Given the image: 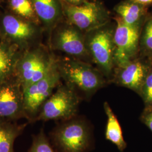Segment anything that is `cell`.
Wrapping results in <instances>:
<instances>
[{"label": "cell", "mask_w": 152, "mask_h": 152, "mask_svg": "<svg viewBox=\"0 0 152 152\" xmlns=\"http://www.w3.org/2000/svg\"><path fill=\"white\" fill-rule=\"evenodd\" d=\"M58 68L65 83L77 92L90 97L104 87L108 80L103 74L88 63L75 58H58Z\"/></svg>", "instance_id": "obj_1"}, {"label": "cell", "mask_w": 152, "mask_h": 152, "mask_svg": "<svg viewBox=\"0 0 152 152\" xmlns=\"http://www.w3.org/2000/svg\"><path fill=\"white\" fill-rule=\"evenodd\" d=\"M115 26L109 23L85 33L88 53L92 62L98 66L109 82L114 67V33Z\"/></svg>", "instance_id": "obj_2"}, {"label": "cell", "mask_w": 152, "mask_h": 152, "mask_svg": "<svg viewBox=\"0 0 152 152\" xmlns=\"http://www.w3.org/2000/svg\"><path fill=\"white\" fill-rule=\"evenodd\" d=\"M50 135L56 152H88L91 149L90 129L85 121L76 117L63 121Z\"/></svg>", "instance_id": "obj_3"}, {"label": "cell", "mask_w": 152, "mask_h": 152, "mask_svg": "<svg viewBox=\"0 0 152 152\" xmlns=\"http://www.w3.org/2000/svg\"><path fill=\"white\" fill-rule=\"evenodd\" d=\"M57 60L54 55L42 47L24 50L15 69V77L21 83L23 90L42 79Z\"/></svg>", "instance_id": "obj_4"}, {"label": "cell", "mask_w": 152, "mask_h": 152, "mask_svg": "<svg viewBox=\"0 0 152 152\" xmlns=\"http://www.w3.org/2000/svg\"><path fill=\"white\" fill-rule=\"evenodd\" d=\"M81 100V96L73 87L60 83L43 104L36 122L72 119L76 117Z\"/></svg>", "instance_id": "obj_5"}, {"label": "cell", "mask_w": 152, "mask_h": 152, "mask_svg": "<svg viewBox=\"0 0 152 152\" xmlns=\"http://www.w3.org/2000/svg\"><path fill=\"white\" fill-rule=\"evenodd\" d=\"M57 62L42 79L23 90L24 113L29 123L36 122L43 104L61 83V78Z\"/></svg>", "instance_id": "obj_6"}, {"label": "cell", "mask_w": 152, "mask_h": 152, "mask_svg": "<svg viewBox=\"0 0 152 152\" xmlns=\"http://www.w3.org/2000/svg\"><path fill=\"white\" fill-rule=\"evenodd\" d=\"M63 10L69 23L85 33L109 23V12L99 1H87L80 5L65 1Z\"/></svg>", "instance_id": "obj_7"}, {"label": "cell", "mask_w": 152, "mask_h": 152, "mask_svg": "<svg viewBox=\"0 0 152 152\" xmlns=\"http://www.w3.org/2000/svg\"><path fill=\"white\" fill-rule=\"evenodd\" d=\"M114 19V61L117 67L126 64L139 56L141 29L126 25L118 16Z\"/></svg>", "instance_id": "obj_8"}, {"label": "cell", "mask_w": 152, "mask_h": 152, "mask_svg": "<svg viewBox=\"0 0 152 152\" xmlns=\"http://www.w3.org/2000/svg\"><path fill=\"white\" fill-rule=\"evenodd\" d=\"M25 118L22 85L15 76L0 83V121L16 122Z\"/></svg>", "instance_id": "obj_9"}, {"label": "cell", "mask_w": 152, "mask_h": 152, "mask_svg": "<svg viewBox=\"0 0 152 152\" xmlns=\"http://www.w3.org/2000/svg\"><path fill=\"white\" fill-rule=\"evenodd\" d=\"M152 65L151 61L138 56L125 65L115 67L109 82L139 95Z\"/></svg>", "instance_id": "obj_10"}, {"label": "cell", "mask_w": 152, "mask_h": 152, "mask_svg": "<svg viewBox=\"0 0 152 152\" xmlns=\"http://www.w3.org/2000/svg\"><path fill=\"white\" fill-rule=\"evenodd\" d=\"M52 48L77 59L86 62L91 60L86 46L85 33L71 24L56 33L52 41Z\"/></svg>", "instance_id": "obj_11"}, {"label": "cell", "mask_w": 152, "mask_h": 152, "mask_svg": "<svg viewBox=\"0 0 152 152\" xmlns=\"http://www.w3.org/2000/svg\"><path fill=\"white\" fill-rule=\"evenodd\" d=\"M148 9L135 0H125L115 6L114 10L126 25L141 29L149 14Z\"/></svg>", "instance_id": "obj_12"}, {"label": "cell", "mask_w": 152, "mask_h": 152, "mask_svg": "<svg viewBox=\"0 0 152 152\" xmlns=\"http://www.w3.org/2000/svg\"><path fill=\"white\" fill-rule=\"evenodd\" d=\"M2 26L6 34L21 50L35 33L34 28L31 23L14 15H7L4 16Z\"/></svg>", "instance_id": "obj_13"}, {"label": "cell", "mask_w": 152, "mask_h": 152, "mask_svg": "<svg viewBox=\"0 0 152 152\" xmlns=\"http://www.w3.org/2000/svg\"><path fill=\"white\" fill-rule=\"evenodd\" d=\"M13 42H0V83L15 76L16 65L23 52Z\"/></svg>", "instance_id": "obj_14"}, {"label": "cell", "mask_w": 152, "mask_h": 152, "mask_svg": "<svg viewBox=\"0 0 152 152\" xmlns=\"http://www.w3.org/2000/svg\"><path fill=\"white\" fill-rule=\"evenodd\" d=\"M104 109L107 116L105 139L115 145L120 152H124L127 144L124 139L119 121L107 102L104 103Z\"/></svg>", "instance_id": "obj_15"}, {"label": "cell", "mask_w": 152, "mask_h": 152, "mask_svg": "<svg viewBox=\"0 0 152 152\" xmlns=\"http://www.w3.org/2000/svg\"><path fill=\"white\" fill-rule=\"evenodd\" d=\"M27 126V124L0 121V152H14V141Z\"/></svg>", "instance_id": "obj_16"}, {"label": "cell", "mask_w": 152, "mask_h": 152, "mask_svg": "<svg viewBox=\"0 0 152 152\" xmlns=\"http://www.w3.org/2000/svg\"><path fill=\"white\" fill-rule=\"evenodd\" d=\"M38 18L47 25L56 22L60 15L58 0H31Z\"/></svg>", "instance_id": "obj_17"}, {"label": "cell", "mask_w": 152, "mask_h": 152, "mask_svg": "<svg viewBox=\"0 0 152 152\" xmlns=\"http://www.w3.org/2000/svg\"><path fill=\"white\" fill-rule=\"evenodd\" d=\"M139 56L152 63V11L149 12L141 28Z\"/></svg>", "instance_id": "obj_18"}, {"label": "cell", "mask_w": 152, "mask_h": 152, "mask_svg": "<svg viewBox=\"0 0 152 152\" xmlns=\"http://www.w3.org/2000/svg\"><path fill=\"white\" fill-rule=\"evenodd\" d=\"M28 152H56L49 139L42 129L36 135L33 136L32 143Z\"/></svg>", "instance_id": "obj_19"}, {"label": "cell", "mask_w": 152, "mask_h": 152, "mask_svg": "<svg viewBox=\"0 0 152 152\" xmlns=\"http://www.w3.org/2000/svg\"><path fill=\"white\" fill-rule=\"evenodd\" d=\"M11 9L19 16L33 18L36 12L31 0H10Z\"/></svg>", "instance_id": "obj_20"}, {"label": "cell", "mask_w": 152, "mask_h": 152, "mask_svg": "<svg viewBox=\"0 0 152 152\" xmlns=\"http://www.w3.org/2000/svg\"><path fill=\"white\" fill-rule=\"evenodd\" d=\"M142 99L145 108H152V65L139 95Z\"/></svg>", "instance_id": "obj_21"}, {"label": "cell", "mask_w": 152, "mask_h": 152, "mask_svg": "<svg viewBox=\"0 0 152 152\" xmlns=\"http://www.w3.org/2000/svg\"><path fill=\"white\" fill-rule=\"evenodd\" d=\"M140 120L152 132V108H144Z\"/></svg>", "instance_id": "obj_22"}, {"label": "cell", "mask_w": 152, "mask_h": 152, "mask_svg": "<svg viewBox=\"0 0 152 152\" xmlns=\"http://www.w3.org/2000/svg\"><path fill=\"white\" fill-rule=\"evenodd\" d=\"M67 3L75 5H80L88 0H64Z\"/></svg>", "instance_id": "obj_23"}, {"label": "cell", "mask_w": 152, "mask_h": 152, "mask_svg": "<svg viewBox=\"0 0 152 152\" xmlns=\"http://www.w3.org/2000/svg\"><path fill=\"white\" fill-rule=\"evenodd\" d=\"M135 1L147 7H149L150 6L152 5V0H135Z\"/></svg>", "instance_id": "obj_24"}]
</instances>
